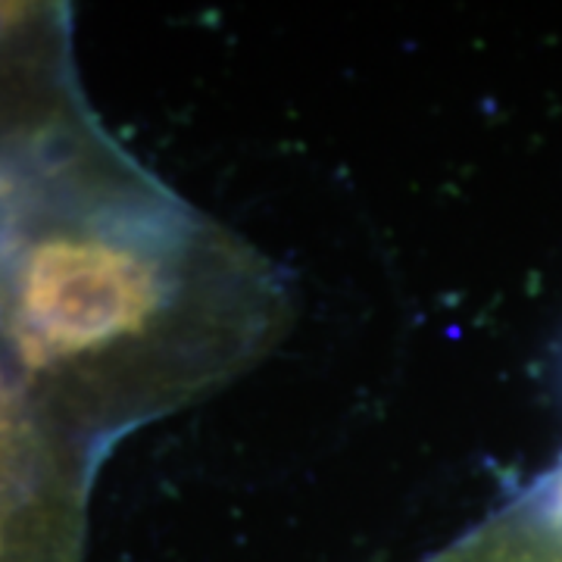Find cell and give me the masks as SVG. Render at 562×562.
<instances>
[{
	"label": "cell",
	"mask_w": 562,
	"mask_h": 562,
	"mask_svg": "<svg viewBox=\"0 0 562 562\" xmlns=\"http://www.w3.org/2000/svg\"><path fill=\"white\" fill-rule=\"evenodd\" d=\"M98 469L25 382L0 316V562H81Z\"/></svg>",
	"instance_id": "6da1fadb"
},
{
	"label": "cell",
	"mask_w": 562,
	"mask_h": 562,
	"mask_svg": "<svg viewBox=\"0 0 562 562\" xmlns=\"http://www.w3.org/2000/svg\"><path fill=\"white\" fill-rule=\"evenodd\" d=\"M422 562H562V528L516 501Z\"/></svg>",
	"instance_id": "7a4b0ae2"
},
{
	"label": "cell",
	"mask_w": 562,
	"mask_h": 562,
	"mask_svg": "<svg viewBox=\"0 0 562 562\" xmlns=\"http://www.w3.org/2000/svg\"><path fill=\"white\" fill-rule=\"evenodd\" d=\"M25 220H29V210L22 206L20 201H10L0 206V247L10 250V262H13V254H16V241H20V228H25ZM10 276V269H7Z\"/></svg>",
	"instance_id": "3957f363"
}]
</instances>
